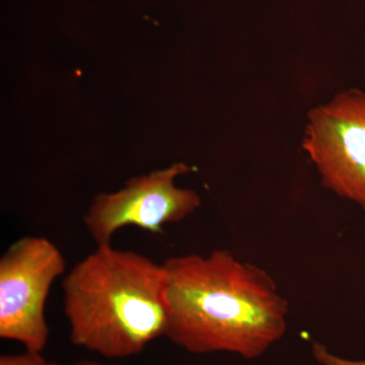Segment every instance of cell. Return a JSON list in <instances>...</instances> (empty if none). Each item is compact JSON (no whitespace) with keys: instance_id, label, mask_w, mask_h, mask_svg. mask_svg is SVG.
Segmentation results:
<instances>
[{"instance_id":"8","label":"cell","mask_w":365,"mask_h":365,"mask_svg":"<svg viewBox=\"0 0 365 365\" xmlns=\"http://www.w3.org/2000/svg\"><path fill=\"white\" fill-rule=\"evenodd\" d=\"M54 365H59V364H55ZM71 365H109V364H98V362H96V361H88V360H83V361L76 362V364H73Z\"/></svg>"},{"instance_id":"7","label":"cell","mask_w":365,"mask_h":365,"mask_svg":"<svg viewBox=\"0 0 365 365\" xmlns=\"http://www.w3.org/2000/svg\"><path fill=\"white\" fill-rule=\"evenodd\" d=\"M313 355L314 359L321 365H365L364 360H350L342 359L329 351L321 343L314 342L313 344Z\"/></svg>"},{"instance_id":"5","label":"cell","mask_w":365,"mask_h":365,"mask_svg":"<svg viewBox=\"0 0 365 365\" xmlns=\"http://www.w3.org/2000/svg\"><path fill=\"white\" fill-rule=\"evenodd\" d=\"M190 172L186 163H176L132 178L116 193L96 197L83 218L91 239L97 246L111 245L115 232L130 225L160 235L163 225L188 217L200 206V197L193 190L179 188L175 180Z\"/></svg>"},{"instance_id":"6","label":"cell","mask_w":365,"mask_h":365,"mask_svg":"<svg viewBox=\"0 0 365 365\" xmlns=\"http://www.w3.org/2000/svg\"><path fill=\"white\" fill-rule=\"evenodd\" d=\"M43 357L42 352L30 351L21 354H6L0 357V365H54Z\"/></svg>"},{"instance_id":"3","label":"cell","mask_w":365,"mask_h":365,"mask_svg":"<svg viewBox=\"0 0 365 365\" xmlns=\"http://www.w3.org/2000/svg\"><path fill=\"white\" fill-rule=\"evenodd\" d=\"M66 271L61 251L43 237H24L0 259V338L42 352L49 339L46 302Z\"/></svg>"},{"instance_id":"2","label":"cell","mask_w":365,"mask_h":365,"mask_svg":"<svg viewBox=\"0 0 365 365\" xmlns=\"http://www.w3.org/2000/svg\"><path fill=\"white\" fill-rule=\"evenodd\" d=\"M72 344L107 359H128L165 336L167 274L133 251L97 246L63 281Z\"/></svg>"},{"instance_id":"4","label":"cell","mask_w":365,"mask_h":365,"mask_svg":"<svg viewBox=\"0 0 365 365\" xmlns=\"http://www.w3.org/2000/svg\"><path fill=\"white\" fill-rule=\"evenodd\" d=\"M302 145L323 186L365 210V93L345 91L314 107Z\"/></svg>"},{"instance_id":"1","label":"cell","mask_w":365,"mask_h":365,"mask_svg":"<svg viewBox=\"0 0 365 365\" xmlns=\"http://www.w3.org/2000/svg\"><path fill=\"white\" fill-rule=\"evenodd\" d=\"M167 274L165 337L194 354L258 359L283 337L288 302L267 271L227 250L173 257Z\"/></svg>"}]
</instances>
